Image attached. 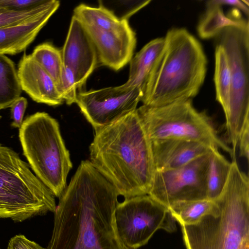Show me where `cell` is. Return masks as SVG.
Listing matches in <instances>:
<instances>
[{"instance_id":"cell-1","label":"cell","mask_w":249,"mask_h":249,"mask_svg":"<svg viewBox=\"0 0 249 249\" xmlns=\"http://www.w3.org/2000/svg\"><path fill=\"white\" fill-rule=\"evenodd\" d=\"M119 196L90 160H82L59 198L46 249H126L115 224Z\"/></svg>"},{"instance_id":"cell-2","label":"cell","mask_w":249,"mask_h":249,"mask_svg":"<svg viewBox=\"0 0 249 249\" xmlns=\"http://www.w3.org/2000/svg\"><path fill=\"white\" fill-rule=\"evenodd\" d=\"M94 131L92 164L124 198L148 195L155 168L151 141L137 110Z\"/></svg>"},{"instance_id":"cell-3","label":"cell","mask_w":249,"mask_h":249,"mask_svg":"<svg viewBox=\"0 0 249 249\" xmlns=\"http://www.w3.org/2000/svg\"><path fill=\"white\" fill-rule=\"evenodd\" d=\"M143 91V105L160 107L192 99L203 85L207 60L199 41L186 29L174 28Z\"/></svg>"},{"instance_id":"cell-4","label":"cell","mask_w":249,"mask_h":249,"mask_svg":"<svg viewBox=\"0 0 249 249\" xmlns=\"http://www.w3.org/2000/svg\"><path fill=\"white\" fill-rule=\"evenodd\" d=\"M219 213L196 224L180 225L186 249H249V179L236 160L214 200Z\"/></svg>"},{"instance_id":"cell-5","label":"cell","mask_w":249,"mask_h":249,"mask_svg":"<svg viewBox=\"0 0 249 249\" xmlns=\"http://www.w3.org/2000/svg\"><path fill=\"white\" fill-rule=\"evenodd\" d=\"M24 156L37 178L59 198L67 187L72 168L58 122L45 112L25 118L19 128Z\"/></svg>"},{"instance_id":"cell-6","label":"cell","mask_w":249,"mask_h":249,"mask_svg":"<svg viewBox=\"0 0 249 249\" xmlns=\"http://www.w3.org/2000/svg\"><path fill=\"white\" fill-rule=\"evenodd\" d=\"M55 196L12 148L0 143V218L22 222L55 212Z\"/></svg>"},{"instance_id":"cell-7","label":"cell","mask_w":249,"mask_h":249,"mask_svg":"<svg viewBox=\"0 0 249 249\" xmlns=\"http://www.w3.org/2000/svg\"><path fill=\"white\" fill-rule=\"evenodd\" d=\"M150 141L178 139L196 142L222 149L236 160L231 148L218 135L205 111H198L192 99L160 107L142 105L136 109Z\"/></svg>"},{"instance_id":"cell-8","label":"cell","mask_w":249,"mask_h":249,"mask_svg":"<svg viewBox=\"0 0 249 249\" xmlns=\"http://www.w3.org/2000/svg\"><path fill=\"white\" fill-rule=\"evenodd\" d=\"M224 49L231 70V89L225 113L226 136L234 154L239 134L249 119V25L227 26L214 37Z\"/></svg>"},{"instance_id":"cell-9","label":"cell","mask_w":249,"mask_h":249,"mask_svg":"<svg viewBox=\"0 0 249 249\" xmlns=\"http://www.w3.org/2000/svg\"><path fill=\"white\" fill-rule=\"evenodd\" d=\"M115 220L119 237L126 249L145 245L159 230H177L176 221L168 208L148 195L125 198L118 204Z\"/></svg>"},{"instance_id":"cell-10","label":"cell","mask_w":249,"mask_h":249,"mask_svg":"<svg viewBox=\"0 0 249 249\" xmlns=\"http://www.w3.org/2000/svg\"><path fill=\"white\" fill-rule=\"evenodd\" d=\"M210 152L180 167L155 171L148 195L168 208L178 202L207 199Z\"/></svg>"},{"instance_id":"cell-11","label":"cell","mask_w":249,"mask_h":249,"mask_svg":"<svg viewBox=\"0 0 249 249\" xmlns=\"http://www.w3.org/2000/svg\"><path fill=\"white\" fill-rule=\"evenodd\" d=\"M142 95L138 88L126 89L121 85L78 92L76 103L95 130L135 111Z\"/></svg>"},{"instance_id":"cell-12","label":"cell","mask_w":249,"mask_h":249,"mask_svg":"<svg viewBox=\"0 0 249 249\" xmlns=\"http://www.w3.org/2000/svg\"><path fill=\"white\" fill-rule=\"evenodd\" d=\"M84 27L94 45L101 65L118 71L130 61L136 47V37L126 18L119 26L112 30Z\"/></svg>"},{"instance_id":"cell-13","label":"cell","mask_w":249,"mask_h":249,"mask_svg":"<svg viewBox=\"0 0 249 249\" xmlns=\"http://www.w3.org/2000/svg\"><path fill=\"white\" fill-rule=\"evenodd\" d=\"M61 50L64 66L73 70L81 88L99 63L92 40L83 25L73 16Z\"/></svg>"},{"instance_id":"cell-14","label":"cell","mask_w":249,"mask_h":249,"mask_svg":"<svg viewBox=\"0 0 249 249\" xmlns=\"http://www.w3.org/2000/svg\"><path fill=\"white\" fill-rule=\"evenodd\" d=\"M17 73L21 90L34 101L52 106L64 103L54 80L31 54H23L18 64Z\"/></svg>"},{"instance_id":"cell-15","label":"cell","mask_w":249,"mask_h":249,"mask_svg":"<svg viewBox=\"0 0 249 249\" xmlns=\"http://www.w3.org/2000/svg\"><path fill=\"white\" fill-rule=\"evenodd\" d=\"M155 171L182 166L208 154L212 148L201 143L178 139L151 141Z\"/></svg>"},{"instance_id":"cell-16","label":"cell","mask_w":249,"mask_h":249,"mask_svg":"<svg viewBox=\"0 0 249 249\" xmlns=\"http://www.w3.org/2000/svg\"><path fill=\"white\" fill-rule=\"evenodd\" d=\"M59 5L25 22L0 29V53L14 55L25 51Z\"/></svg>"},{"instance_id":"cell-17","label":"cell","mask_w":249,"mask_h":249,"mask_svg":"<svg viewBox=\"0 0 249 249\" xmlns=\"http://www.w3.org/2000/svg\"><path fill=\"white\" fill-rule=\"evenodd\" d=\"M164 44V37H160L150 41L144 46L129 62L128 78L122 86L126 89L138 88L143 93Z\"/></svg>"},{"instance_id":"cell-18","label":"cell","mask_w":249,"mask_h":249,"mask_svg":"<svg viewBox=\"0 0 249 249\" xmlns=\"http://www.w3.org/2000/svg\"><path fill=\"white\" fill-rule=\"evenodd\" d=\"M205 13L199 21L197 33L201 38L214 37L224 28L230 26L244 27L249 25L248 20L245 19L240 10L232 9L226 16L221 6L208 5Z\"/></svg>"},{"instance_id":"cell-19","label":"cell","mask_w":249,"mask_h":249,"mask_svg":"<svg viewBox=\"0 0 249 249\" xmlns=\"http://www.w3.org/2000/svg\"><path fill=\"white\" fill-rule=\"evenodd\" d=\"M168 209L180 225H193L205 215H215L219 213L215 201L208 199L178 202Z\"/></svg>"},{"instance_id":"cell-20","label":"cell","mask_w":249,"mask_h":249,"mask_svg":"<svg viewBox=\"0 0 249 249\" xmlns=\"http://www.w3.org/2000/svg\"><path fill=\"white\" fill-rule=\"evenodd\" d=\"M74 16L85 27L97 30H109L119 26L124 18L100 4L97 7L81 4L75 7Z\"/></svg>"},{"instance_id":"cell-21","label":"cell","mask_w":249,"mask_h":249,"mask_svg":"<svg viewBox=\"0 0 249 249\" xmlns=\"http://www.w3.org/2000/svg\"><path fill=\"white\" fill-rule=\"evenodd\" d=\"M231 167V162L219 149H211L207 173V199L214 200L220 195L227 182Z\"/></svg>"},{"instance_id":"cell-22","label":"cell","mask_w":249,"mask_h":249,"mask_svg":"<svg viewBox=\"0 0 249 249\" xmlns=\"http://www.w3.org/2000/svg\"><path fill=\"white\" fill-rule=\"evenodd\" d=\"M21 89L14 62L0 53V109L9 107L20 97Z\"/></svg>"},{"instance_id":"cell-23","label":"cell","mask_w":249,"mask_h":249,"mask_svg":"<svg viewBox=\"0 0 249 249\" xmlns=\"http://www.w3.org/2000/svg\"><path fill=\"white\" fill-rule=\"evenodd\" d=\"M214 80L216 100L221 106L224 114L228 110L231 89V74L229 61L224 49L215 44Z\"/></svg>"},{"instance_id":"cell-24","label":"cell","mask_w":249,"mask_h":249,"mask_svg":"<svg viewBox=\"0 0 249 249\" xmlns=\"http://www.w3.org/2000/svg\"><path fill=\"white\" fill-rule=\"evenodd\" d=\"M31 54L54 80L58 88L64 67L61 50L51 43L45 42L36 46Z\"/></svg>"},{"instance_id":"cell-25","label":"cell","mask_w":249,"mask_h":249,"mask_svg":"<svg viewBox=\"0 0 249 249\" xmlns=\"http://www.w3.org/2000/svg\"><path fill=\"white\" fill-rule=\"evenodd\" d=\"M57 5H60L59 1L48 0L45 3L29 10H0V29L25 22L42 14Z\"/></svg>"},{"instance_id":"cell-26","label":"cell","mask_w":249,"mask_h":249,"mask_svg":"<svg viewBox=\"0 0 249 249\" xmlns=\"http://www.w3.org/2000/svg\"><path fill=\"white\" fill-rule=\"evenodd\" d=\"M78 89L79 88L74 71L70 67L64 66L58 89L67 105L76 103Z\"/></svg>"},{"instance_id":"cell-27","label":"cell","mask_w":249,"mask_h":249,"mask_svg":"<svg viewBox=\"0 0 249 249\" xmlns=\"http://www.w3.org/2000/svg\"><path fill=\"white\" fill-rule=\"evenodd\" d=\"M48 0H0V10H26L45 3Z\"/></svg>"},{"instance_id":"cell-28","label":"cell","mask_w":249,"mask_h":249,"mask_svg":"<svg viewBox=\"0 0 249 249\" xmlns=\"http://www.w3.org/2000/svg\"><path fill=\"white\" fill-rule=\"evenodd\" d=\"M28 101L26 98L20 96L11 104V115L13 120L11 126L20 128L23 123V116L27 108Z\"/></svg>"},{"instance_id":"cell-29","label":"cell","mask_w":249,"mask_h":249,"mask_svg":"<svg viewBox=\"0 0 249 249\" xmlns=\"http://www.w3.org/2000/svg\"><path fill=\"white\" fill-rule=\"evenodd\" d=\"M239 156L245 158L247 161L249 160V119L244 124L238 138Z\"/></svg>"},{"instance_id":"cell-30","label":"cell","mask_w":249,"mask_h":249,"mask_svg":"<svg viewBox=\"0 0 249 249\" xmlns=\"http://www.w3.org/2000/svg\"><path fill=\"white\" fill-rule=\"evenodd\" d=\"M7 249H46L36 242L30 240L24 235L18 234L9 240Z\"/></svg>"},{"instance_id":"cell-31","label":"cell","mask_w":249,"mask_h":249,"mask_svg":"<svg viewBox=\"0 0 249 249\" xmlns=\"http://www.w3.org/2000/svg\"><path fill=\"white\" fill-rule=\"evenodd\" d=\"M206 4L216 5H231L242 11L246 16L249 15V6L244 3L242 0H213L207 1Z\"/></svg>"},{"instance_id":"cell-32","label":"cell","mask_w":249,"mask_h":249,"mask_svg":"<svg viewBox=\"0 0 249 249\" xmlns=\"http://www.w3.org/2000/svg\"><path fill=\"white\" fill-rule=\"evenodd\" d=\"M1 116H0V119H1Z\"/></svg>"}]
</instances>
